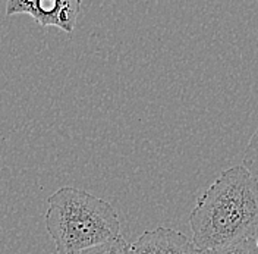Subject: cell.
Segmentation results:
<instances>
[{"instance_id":"1","label":"cell","mask_w":258,"mask_h":254,"mask_svg":"<svg viewBox=\"0 0 258 254\" xmlns=\"http://www.w3.org/2000/svg\"><path fill=\"white\" fill-rule=\"evenodd\" d=\"M197 250L258 238V184L242 166H233L204 191L189 213Z\"/></svg>"},{"instance_id":"2","label":"cell","mask_w":258,"mask_h":254,"mask_svg":"<svg viewBox=\"0 0 258 254\" xmlns=\"http://www.w3.org/2000/svg\"><path fill=\"white\" fill-rule=\"evenodd\" d=\"M44 222L57 254L78 253L120 237L114 207L74 187H62L48 197Z\"/></svg>"},{"instance_id":"3","label":"cell","mask_w":258,"mask_h":254,"mask_svg":"<svg viewBox=\"0 0 258 254\" xmlns=\"http://www.w3.org/2000/svg\"><path fill=\"white\" fill-rule=\"evenodd\" d=\"M81 12L80 0H9L6 16L28 15L41 27L72 34Z\"/></svg>"},{"instance_id":"4","label":"cell","mask_w":258,"mask_h":254,"mask_svg":"<svg viewBox=\"0 0 258 254\" xmlns=\"http://www.w3.org/2000/svg\"><path fill=\"white\" fill-rule=\"evenodd\" d=\"M126 254H198V250L182 232L159 226L128 244Z\"/></svg>"},{"instance_id":"5","label":"cell","mask_w":258,"mask_h":254,"mask_svg":"<svg viewBox=\"0 0 258 254\" xmlns=\"http://www.w3.org/2000/svg\"><path fill=\"white\" fill-rule=\"evenodd\" d=\"M198 254H258V238H246L222 247L201 250Z\"/></svg>"},{"instance_id":"6","label":"cell","mask_w":258,"mask_h":254,"mask_svg":"<svg viewBox=\"0 0 258 254\" xmlns=\"http://www.w3.org/2000/svg\"><path fill=\"white\" fill-rule=\"evenodd\" d=\"M242 166L251 174L258 184V127L251 135L248 145L245 148V155L242 160Z\"/></svg>"},{"instance_id":"7","label":"cell","mask_w":258,"mask_h":254,"mask_svg":"<svg viewBox=\"0 0 258 254\" xmlns=\"http://www.w3.org/2000/svg\"><path fill=\"white\" fill-rule=\"evenodd\" d=\"M126 248H128V242L120 235L114 241L96 245V247H91V248H87V250H82V251L74 254H126Z\"/></svg>"},{"instance_id":"8","label":"cell","mask_w":258,"mask_h":254,"mask_svg":"<svg viewBox=\"0 0 258 254\" xmlns=\"http://www.w3.org/2000/svg\"><path fill=\"white\" fill-rule=\"evenodd\" d=\"M0 254H2V253H0Z\"/></svg>"}]
</instances>
